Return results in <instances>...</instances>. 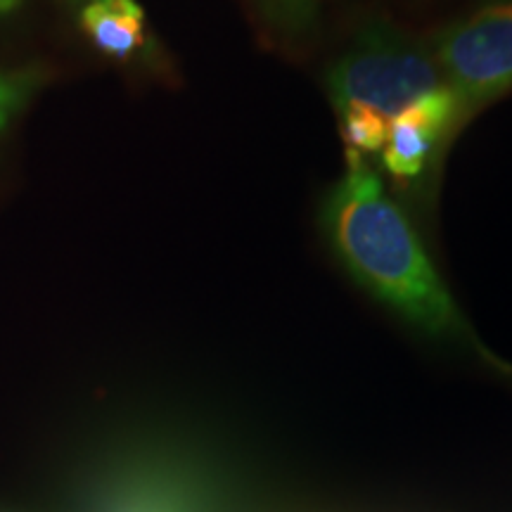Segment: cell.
<instances>
[{
  "instance_id": "obj_1",
  "label": "cell",
  "mask_w": 512,
  "mask_h": 512,
  "mask_svg": "<svg viewBox=\"0 0 512 512\" xmlns=\"http://www.w3.org/2000/svg\"><path fill=\"white\" fill-rule=\"evenodd\" d=\"M347 159L349 171L332 188L323 214L335 254L358 283L418 328L472 339L413 223L361 155L347 152Z\"/></svg>"
},
{
  "instance_id": "obj_2",
  "label": "cell",
  "mask_w": 512,
  "mask_h": 512,
  "mask_svg": "<svg viewBox=\"0 0 512 512\" xmlns=\"http://www.w3.org/2000/svg\"><path fill=\"white\" fill-rule=\"evenodd\" d=\"M441 86L437 57L387 27L363 31L328 76L337 112L368 107L384 119Z\"/></svg>"
},
{
  "instance_id": "obj_3",
  "label": "cell",
  "mask_w": 512,
  "mask_h": 512,
  "mask_svg": "<svg viewBox=\"0 0 512 512\" xmlns=\"http://www.w3.org/2000/svg\"><path fill=\"white\" fill-rule=\"evenodd\" d=\"M441 81L460 121L512 88V0L486 5L444 31L437 46Z\"/></svg>"
},
{
  "instance_id": "obj_4",
  "label": "cell",
  "mask_w": 512,
  "mask_h": 512,
  "mask_svg": "<svg viewBox=\"0 0 512 512\" xmlns=\"http://www.w3.org/2000/svg\"><path fill=\"white\" fill-rule=\"evenodd\" d=\"M458 126V102L446 86L422 95L389 119L384 166L394 178L420 176L441 136Z\"/></svg>"
},
{
  "instance_id": "obj_5",
  "label": "cell",
  "mask_w": 512,
  "mask_h": 512,
  "mask_svg": "<svg viewBox=\"0 0 512 512\" xmlns=\"http://www.w3.org/2000/svg\"><path fill=\"white\" fill-rule=\"evenodd\" d=\"M79 22L93 46L126 60L145 43V12L138 0H83Z\"/></svg>"
},
{
  "instance_id": "obj_6",
  "label": "cell",
  "mask_w": 512,
  "mask_h": 512,
  "mask_svg": "<svg viewBox=\"0 0 512 512\" xmlns=\"http://www.w3.org/2000/svg\"><path fill=\"white\" fill-rule=\"evenodd\" d=\"M342 117V131L347 140L349 152L366 155V152H380L387 143L389 119L368 107H347L339 112Z\"/></svg>"
},
{
  "instance_id": "obj_7",
  "label": "cell",
  "mask_w": 512,
  "mask_h": 512,
  "mask_svg": "<svg viewBox=\"0 0 512 512\" xmlns=\"http://www.w3.org/2000/svg\"><path fill=\"white\" fill-rule=\"evenodd\" d=\"M41 76L34 69H0V133L24 110Z\"/></svg>"
},
{
  "instance_id": "obj_8",
  "label": "cell",
  "mask_w": 512,
  "mask_h": 512,
  "mask_svg": "<svg viewBox=\"0 0 512 512\" xmlns=\"http://www.w3.org/2000/svg\"><path fill=\"white\" fill-rule=\"evenodd\" d=\"M19 5H22V0H0V15H10Z\"/></svg>"
},
{
  "instance_id": "obj_9",
  "label": "cell",
  "mask_w": 512,
  "mask_h": 512,
  "mask_svg": "<svg viewBox=\"0 0 512 512\" xmlns=\"http://www.w3.org/2000/svg\"><path fill=\"white\" fill-rule=\"evenodd\" d=\"M74 3H83V0H74Z\"/></svg>"
}]
</instances>
